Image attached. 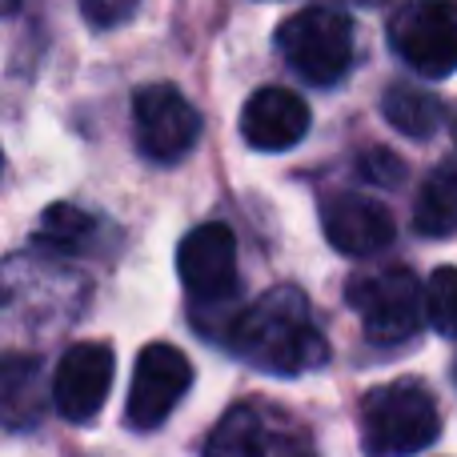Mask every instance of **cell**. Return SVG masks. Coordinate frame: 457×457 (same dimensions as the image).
<instances>
[{"mask_svg": "<svg viewBox=\"0 0 457 457\" xmlns=\"http://www.w3.org/2000/svg\"><path fill=\"white\" fill-rule=\"evenodd\" d=\"M205 457H317L309 429L269 402H237L213 426Z\"/></svg>", "mask_w": 457, "mask_h": 457, "instance_id": "obj_4", "label": "cell"}, {"mask_svg": "<svg viewBox=\"0 0 457 457\" xmlns=\"http://www.w3.org/2000/svg\"><path fill=\"white\" fill-rule=\"evenodd\" d=\"M225 341L241 361L277 373V378H297L329 361V341L317 329L309 297L293 285H277L249 309H241Z\"/></svg>", "mask_w": 457, "mask_h": 457, "instance_id": "obj_1", "label": "cell"}, {"mask_svg": "<svg viewBox=\"0 0 457 457\" xmlns=\"http://www.w3.org/2000/svg\"><path fill=\"white\" fill-rule=\"evenodd\" d=\"M426 317L442 337H457V269L442 265L434 269L426 285Z\"/></svg>", "mask_w": 457, "mask_h": 457, "instance_id": "obj_17", "label": "cell"}, {"mask_svg": "<svg viewBox=\"0 0 457 457\" xmlns=\"http://www.w3.org/2000/svg\"><path fill=\"white\" fill-rule=\"evenodd\" d=\"M309 133V104L289 88H257L241 109V137L261 153H285Z\"/></svg>", "mask_w": 457, "mask_h": 457, "instance_id": "obj_11", "label": "cell"}, {"mask_svg": "<svg viewBox=\"0 0 457 457\" xmlns=\"http://www.w3.org/2000/svg\"><path fill=\"white\" fill-rule=\"evenodd\" d=\"M112 370H117V357L101 341H77L72 349H64L53 373V405L61 410V418L77 426L93 421L112 389Z\"/></svg>", "mask_w": 457, "mask_h": 457, "instance_id": "obj_10", "label": "cell"}, {"mask_svg": "<svg viewBox=\"0 0 457 457\" xmlns=\"http://www.w3.org/2000/svg\"><path fill=\"white\" fill-rule=\"evenodd\" d=\"M361 173H365V181H373V185H397L405 177V165L394 157V153L370 149L361 157Z\"/></svg>", "mask_w": 457, "mask_h": 457, "instance_id": "obj_19", "label": "cell"}, {"mask_svg": "<svg viewBox=\"0 0 457 457\" xmlns=\"http://www.w3.org/2000/svg\"><path fill=\"white\" fill-rule=\"evenodd\" d=\"M325 237L333 241V249L345 257H373V253L389 249L394 241V217L386 205L365 197H333L321 209Z\"/></svg>", "mask_w": 457, "mask_h": 457, "instance_id": "obj_12", "label": "cell"}, {"mask_svg": "<svg viewBox=\"0 0 457 457\" xmlns=\"http://www.w3.org/2000/svg\"><path fill=\"white\" fill-rule=\"evenodd\" d=\"M137 4L141 0H80V16L93 29H117L137 12Z\"/></svg>", "mask_w": 457, "mask_h": 457, "instance_id": "obj_18", "label": "cell"}, {"mask_svg": "<svg viewBox=\"0 0 457 457\" xmlns=\"http://www.w3.org/2000/svg\"><path fill=\"white\" fill-rule=\"evenodd\" d=\"M93 237H96V221L88 213H80L77 205H53L40 217L37 228V241L53 253H85Z\"/></svg>", "mask_w": 457, "mask_h": 457, "instance_id": "obj_16", "label": "cell"}, {"mask_svg": "<svg viewBox=\"0 0 457 457\" xmlns=\"http://www.w3.org/2000/svg\"><path fill=\"white\" fill-rule=\"evenodd\" d=\"M413 225L426 237L457 233V165H437L421 181L418 205H413Z\"/></svg>", "mask_w": 457, "mask_h": 457, "instance_id": "obj_14", "label": "cell"}, {"mask_svg": "<svg viewBox=\"0 0 457 457\" xmlns=\"http://www.w3.org/2000/svg\"><path fill=\"white\" fill-rule=\"evenodd\" d=\"M133 137L141 157L157 165L181 161L201 141V112L173 85H145L133 96Z\"/></svg>", "mask_w": 457, "mask_h": 457, "instance_id": "obj_7", "label": "cell"}, {"mask_svg": "<svg viewBox=\"0 0 457 457\" xmlns=\"http://www.w3.org/2000/svg\"><path fill=\"white\" fill-rule=\"evenodd\" d=\"M353 4H365V8H373V4H386V0H353Z\"/></svg>", "mask_w": 457, "mask_h": 457, "instance_id": "obj_20", "label": "cell"}, {"mask_svg": "<svg viewBox=\"0 0 457 457\" xmlns=\"http://www.w3.org/2000/svg\"><path fill=\"white\" fill-rule=\"evenodd\" d=\"M442 413L421 381H389L361 402V445L370 457H410L437 442Z\"/></svg>", "mask_w": 457, "mask_h": 457, "instance_id": "obj_2", "label": "cell"}, {"mask_svg": "<svg viewBox=\"0 0 457 457\" xmlns=\"http://www.w3.org/2000/svg\"><path fill=\"white\" fill-rule=\"evenodd\" d=\"M389 45L421 77L457 72V0H405L389 16Z\"/></svg>", "mask_w": 457, "mask_h": 457, "instance_id": "obj_6", "label": "cell"}, {"mask_svg": "<svg viewBox=\"0 0 457 457\" xmlns=\"http://www.w3.org/2000/svg\"><path fill=\"white\" fill-rule=\"evenodd\" d=\"M453 370H457V365H453Z\"/></svg>", "mask_w": 457, "mask_h": 457, "instance_id": "obj_21", "label": "cell"}, {"mask_svg": "<svg viewBox=\"0 0 457 457\" xmlns=\"http://www.w3.org/2000/svg\"><path fill=\"white\" fill-rule=\"evenodd\" d=\"M345 301L361 317L365 337L378 341V345H394V341L413 337L421 325V313H426V289L405 265L349 281Z\"/></svg>", "mask_w": 457, "mask_h": 457, "instance_id": "obj_5", "label": "cell"}, {"mask_svg": "<svg viewBox=\"0 0 457 457\" xmlns=\"http://www.w3.org/2000/svg\"><path fill=\"white\" fill-rule=\"evenodd\" d=\"M177 273L189 297L201 305H217V301L237 293V237L221 221L197 225L177 249Z\"/></svg>", "mask_w": 457, "mask_h": 457, "instance_id": "obj_9", "label": "cell"}, {"mask_svg": "<svg viewBox=\"0 0 457 457\" xmlns=\"http://www.w3.org/2000/svg\"><path fill=\"white\" fill-rule=\"evenodd\" d=\"M277 48L301 80L329 88L353 64V24L337 8H301L277 29Z\"/></svg>", "mask_w": 457, "mask_h": 457, "instance_id": "obj_3", "label": "cell"}, {"mask_svg": "<svg viewBox=\"0 0 457 457\" xmlns=\"http://www.w3.org/2000/svg\"><path fill=\"white\" fill-rule=\"evenodd\" d=\"M40 365L37 357L4 361V421L8 429H24L40 421Z\"/></svg>", "mask_w": 457, "mask_h": 457, "instance_id": "obj_15", "label": "cell"}, {"mask_svg": "<svg viewBox=\"0 0 457 457\" xmlns=\"http://www.w3.org/2000/svg\"><path fill=\"white\" fill-rule=\"evenodd\" d=\"M381 112H386V120L402 137H418V141L434 137L437 129L445 125V104L437 101L434 93L418 88V85L386 88V96H381Z\"/></svg>", "mask_w": 457, "mask_h": 457, "instance_id": "obj_13", "label": "cell"}, {"mask_svg": "<svg viewBox=\"0 0 457 457\" xmlns=\"http://www.w3.org/2000/svg\"><path fill=\"white\" fill-rule=\"evenodd\" d=\"M193 386V365L189 357L177 345L153 341L141 349L133 365V386H129V402H125V426L141 429H157L169 413L177 410V402L185 397V389Z\"/></svg>", "mask_w": 457, "mask_h": 457, "instance_id": "obj_8", "label": "cell"}]
</instances>
